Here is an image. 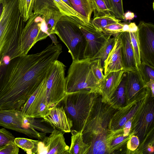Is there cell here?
Instances as JSON below:
<instances>
[{"label": "cell", "instance_id": "6da1fadb", "mask_svg": "<svg viewBox=\"0 0 154 154\" xmlns=\"http://www.w3.org/2000/svg\"><path fill=\"white\" fill-rule=\"evenodd\" d=\"M55 60L45 49L11 60L0 80V110H20L45 78Z\"/></svg>", "mask_w": 154, "mask_h": 154}, {"label": "cell", "instance_id": "7a4b0ae2", "mask_svg": "<svg viewBox=\"0 0 154 154\" xmlns=\"http://www.w3.org/2000/svg\"><path fill=\"white\" fill-rule=\"evenodd\" d=\"M65 69L57 60L51 63L45 78L20 109L24 116L42 118L49 109L59 104L66 94Z\"/></svg>", "mask_w": 154, "mask_h": 154}, {"label": "cell", "instance_id": "3957f363", "mask_svg": "<svg viewBox=\"0 0 154 154\" xmlns=\"http://www.w3.org/2000/svg\"><path fill=\"white\" fill-rule=\"evenodd\" d=\"M98 94L86 90L66 94L59 104L72 122L71 130L82 132Z\"/></svg>", "mask_w": 154, "mask_h": 154}, {"label": "cell", "instance_id": "277c9868", "mask_svg": "<svg viewBox=\"0 0 154 154\" xmlns=\"http://www.w3.org/2000/svg\"><path fill=\"white\" fill-rule=\"evenodd\" d=\"M116 109L108 103L102 102L98 94L82 132L85 143L88 144L97 140H107L110 120Z\"/></svg>", "mask_w": 154, "mask_h": 154}, {"label": "cell", "instance_id": "5b68a950", "mask_svg": "<svg viewBox=\"0 0 154 154\" xmlns=\"http://www.w3.org/2000/svg\"><path fill=\"white\" fill-rule=\"evenodd\" d=\"M93 59L85 58L72 60L66 77V93L86 90L98 94L100 82L91 69Z\"/></svg>", "mask_w": 154, "mask_h": 154}, {"label": "cell", "instance_id": "8992f818", "mask_svg": "<svg viewBox=\"0 0 154 154\" xmlns=\"http://www.w3.org/2000/svg\"><path fill=\"white\" fill-rule=\"evenodd\" d=\"M55 30V34L67 47L72 60L84 59L86 40L72 16L61 17L57 23Z\"/></svg>", "mask_w": 154, "mask_h": 154}, {"label": "cell", "instance_id": "52a82bcc", "mask_svg": "<svg viewBox=\"0 0 154 154\" xmlns=\"http://www.w3.org/2000/svg\"><path fill=\"white\" fill-rule=\"evenodd\" d=\"M19 0H7L0 20V56L16 32L25 26L19 7Z\"/></svg>", "mask_w": 154, "mask_h": 154}, {"label": "cell", "instance_id": "ba28073f", "mask_svg": "<svg viewBox=\"0 0 154 154\" xmlns=\"http://www.w3.org/2000/svg\"><path fill=\"white\" fill-rule=\"evenodd\" d=\"M152 98L140 108L133 117L130 132L138 137L139 146L153 134L154 103Z\"/></svg>", "mask_w": 154, "mask_h": 154}, {"label": "cell", "instance_id": "9c48e42d", "mask_svg": "<svg viewBox=\"0 0 154 154\" xmlns=\"http://www.w3.org/2000/svg\"><path fill=\"white\" fill-rule=\"evenodd\" d=\"M0 126L39 140H43L46 135L33 128L29 123L28 117L20 110H0Z\"/></svg>", "mask_w": 154, "mask_h": 154}, {"label": "cell", "instance_id": "30bf717a", "mask_svg": "<svg viewBox=\"0 0 154 154\" xmlns=\"http://www.w3.org/2000/svg\"><path fill=\"white\" fill-rule=\"evenodd\" d=\"M44 20L41 16L33 12L27 21L21 35L22 56L27 54L29 51L37 42L48 36L41 29L42 24Z\"/></svg>", "mask_w": 154, "mask_h": 154}, {"label": "cell", "instance_id": "8fae6325", "mask_svg": "<svg viewBox=\"0 0 154 154\" xmlns=\"http://www.w3.org/2000/svg\"><path fill=\"white\" fill-rule=\"evenodd\" d=\"M72 17L86 40L84 59H92L108 38L102 32L96 30L92 23L88 24L76 17L72 16Z\"/></svg>", "mask_w": 154, "mask_h": 154}, {"label": "cell", "instance_id": "7c38bea8", "mask_svg": "<svg viewBox=\"0 0 154 154\" xmlns=\"http://www.w3.org/2000/svg\"><path fill=\"white\" fill-rule=\"evenodd\" d=\"M137 26L141 63L154 67V25L140 21Z\"/></svg>", "mask_w": 154, "mask_h": 154}, {"label": "cell", "instance_id": "4fadbf2b", "mask_svg": "<svg viewBox=\"0 0 154 154\" xmlns=\"http://www.w3.org/2000/svg\"><path fill=\"white\" fill-rule=\"evenodd\" d=\"M151 97V91L149 89L136 100L117 109L110 120L109 130L114 131L122 128L126 122L133 117L140 108L147 102Z\"/></svg>", "mask_w": 154, "mask_h": 154}, {"label": "cell", "instance_id": "5bb4252c", "mask_svg": "<svg viewBox=\"0 0 154 154\" xmlns=\"http://www.w3.org/2000/svg\"><path fill=\"white\" fill-rule=\"evenodd\" d=\"M69 149L63 132L54 129L49 136H45L43 140H35L33 154H69Z\"/></svg>", "mask_w": 154, "mask_h": 154}, {"label": "cell", "instance_id": "9a60e30c", "mask_svg": "<svg viewBox=\"0 0 154 154\" xmlns=\"http://www.w3.org/2000/svg\"><path fill=\"white\" fill-rule=\"evenodd\" d=\"M33 13L41 16L44 19L49 35L56 34L57 23L63 14L60 11L54 0H34Z\"/></svg>", "mask_w": 154, "mask_h": 154}, {"label": "cell", "instance_id": "2e32d148", "mask_svg": "<svg viewBox=\"0 0 154 154\" xmlns=\"http://www.w3.org/2000/svg\"><path fill=\"white\" fill-rule=\"evenodd\" d=\"M126 105L138 98L149 89L138 70L125 72Z\"/></svg>", "mask_w": 154, "mask_h": 154}, {"label": "cell", "instance_id": "e0dca14e", "mask_svg": "<svg viewBox=\"0 0 154 154\" xmlns=\"http://www.w3.org/2000/svg\"><path fill=\"white\" fill-rule=\"evenodd\" d=\"M42 118L54 129L63 133L71 131L72 126V122L66 115L62 106L59 104L49 109Z\"/></svg>", "mask_w": 154, "mask_h": 154}, {"label": "cell", "instance_id": "ac0fdd59", "mask_svg": "<svg viewBox=\"0 0 154 154\" xmlns=\"http://www.w3.org/2000/svg\"><path fill=\"white\" fill-rule=\"evenodd\" d=\"M125 72V70L111 72L100 82L99 93L103 102L108 103L114 92L121 82Z\"/></svg>", "mask_w": 154, "mask_h": 154}, {"label": "cell", "instance_id": "d6986e66", "mask_svg": "<svg viewBox=\"0 0 154 154\" xmlns=\"http://www.w3.org/2000/svg\"><path fill=\"white\" fill-rule=\"evenodd\" d=\"M133 135V132H127L122 128L114 131L109 130L107 136L109 154L118 153L120 151L125 154L127 144Z\"/></svg>", "mask_w": 154, "mask_h": 154}, {"label": "cell", "instance_id": "ffe728a7", "mask_svg": "<svg viewBox=\"0 0 154 154\" xmlns=\"http://www.w3.org/2000/svg\"><path fill=\"white\" fill-rule=\"evenodd\" d=\"M121 47L122 41L119 34L115 37L114 46L104 61L103 68L104 69V76L111 72L124 70L121 55Z\"/></svg>", "mask_w": 154, "mask_h": 154}, {"label": "cell", "instance_id": "44dd1931", "mask_svg": "<svg viewBox=\"0 0 154 154\" xmlns=\"http://www.w3.org/2000/svg\"><path fill=\"white\" fill-rule=\"evenodd\" d=\"M122 41L121 55L124 70L125 72L137 70L129 32L119 34Z\"/></svg>", "mask_w": 154, "mask_h": 154}, {"label": "cell", "instance_id": "7402d4cb", "mask_svg": "<svg viewBox=\"0 0 154 154\" xmlns=\"http://www.w3.org/2000/svg\"><path fill=\"white\" fill-rule=\"evenodd\" d=\"M72 8L79 15L82 20L88 24L91 23V17L93 11L91 0H69Z\"/></svg>", "mask_w": 154, "mask_h": 154}, {"label": "cell", "instance_id": "603a6c76", "mask_svg": "<svg viewBox=\"0 0 154 154\" xmlns=\"http://www.w3.org/2000/svg\"><path fill=\"white\" fill-rule=\"evenodd\" d=\"M71 132L72 136L69 154H87L89 145L84 142L82 132L74 130Z\"/></svg>", "mask_w": 154, "mask_h": 154}, {"label": "cell", "instance_id": "cb8c5ba5", "mask_svg": "<svg viewBox=\"0 0 154 154\" xmlns=\"http://www.w3.org/2000/svg\"><path fill=\"white\" fill-rule=\"evenodd\" d=\"M125 79L126 74L125 72L121 82L108 103L115 109H118L126 105L125 87Z\"/></svg>", "mask_w": 154, "mask_h": 154}, {"label": "cell", "instance_id": "d4e9b609", "mask_svg": "<svg viewBox=\"0 0 154 154\" xmlns=\"http://www.w3.org/2000/svg\"><path fill=\"white\" fill-rule=\"evenodd\" d=\"M121 20L116 18L112 14L96 17L91 20L94 27L97 30L102 32L106 26L113 23L121 22Z\"/></svg>", "mask_w": 154, "mask_h": 154}, {"label": "cell", "instance_id": "484cf974", "mask_svg": "<svg viewBox=\"0 0 154 154\" xmlns=\"http://www.w3.org/2000/svg\"><path fill=\"white\" fill-rule=\"evenodd\" d=\"M115 37L108 39L103 46L99 50L92 59H100L101 65L103 66L104 61L107 57L109 53L112 49L115 44Z\"/></svg>", "mask_w": 154, "mask_h": 154}, {"label": "cell", "instance_id": "4316f807", "mask_svg": "<svg viewBox=\"0 0 154 154\" xmlns=\"http://www.w3.org/2000/svg\"><path fill=\"white\" fill-rule=\"evenodd\" d=\"M129 32L134 54L135 65L137 70H138L141 63L138 31L137 30Z\"/></svg>", "mask_w": 154, "mask_h": 154}, {"label": "cell", "instance_id": "83f0119b", "mask_svg": "<svg viewBox=\"0 0 154 154\" xmlns=\"http://www.w3.org/2000/svg\"><path fill=\"white\" fill-rule=\"evenodd\" d=\"M91 0L93 8L94 18L112 14L108 9L104 0Z\"/></svg>", "mask_w": 154, "mask_h": 154}, {"label": "cell", "instance_id": "f1b7e54d", "mask_svg": "<svg viewBox=\"0 0 154 154\" xmlns=\"http://www.w3.org/2000/svg\"><path fill=\"white\" fill-rule=\"evenodd\" d=\"M125 22H118L109 24L105 27L102 32L108 38L111 36L116 37L120 33L123 32Z\"/></svg>", "mask_w": 154, "mask_h": 154}, {"label": "cell", "instance_id": "f546056e", "mask_svg": "<svg viewBox=\"0 0 154 154\" xmlns=\"http://www.w3.org/2000/svg\"><path fill=\"white\" fill-rule=\"evenodd\" d=\"M34 0H19V7L24 22H27L33 13Z\"/></svg>", "mask_w": 154, "mask_h": 154}, {"label": "cell", "instance_id": "4dcf8cb0", "mask_svg": "<svg viewBox=\"0 0 154 154\" xmlns=\"http://www.w3.org/2000/svg\"><path fill=\"white\" fill-rule=\"evenodd\" d=\"M14 143L27 154H33L35 146V140L28 138L17 137L15 138Z\"/></svg>", "mask_w": 154, "mask_h": 154}, {"label": "cell", "instance_id": "1f68e13d", "mask_svg": "<svg viewBox=\"0 0 154 154\" xmlns=\"http://www.w3.org/2000/svg\"><path fill=\"white\" fill-rule=\"evenodd\" d=\"M138 70L146 83L150 79L154 80V67L141 63Z\"/></svg>", "mask_w": 154, "mask_h": 154}, {"label": "cell", "instance_id": "d6a6232c", "mask_svg": "<svg viewBox=\"0 0 154 154\" xmlns=\"http://www.w3.org/2000/svg\"><path fill=\"white\" fill-rule=\"evenodd\" d=\"M60 11L64 15L74 16L82 20L79 15L72 8L62 0H54Z\"/></svg>", "mask_w": 154, "mask_h": 154}, {"label": "cell", "instance_id": "836d02e7", "mask_svg": "<svg viewBox=\"0 0 154 154\" xmlns=\"http://www.w3.org/2000/svg\"><path fill=\"white\" fill-rule=\"evenodd\" d=\"M154 134L139 146L135 154H152L154 152Z\"/></svg>", "mask_w": 154, "mask_h": 154}, {"label": "cell", "instance_id": "e575fe53", "mask_svg": "<svg viewBox=\"0 0 154 154\" xmlns=\"http://www.w3.org/2000/svg\"><path fill=\"white\" fill-rule=\"evenodd\" d=\"M112 8V14L116 18L125 20L122 0H110Z\"/></svg>", "mask_w": 154, "mask_h": 154}, {"label": "cell", "instance_id": "d590c367", "mask_svg": "<svg viewBox=\"0 0 154 154\" xmlns=\"http://www.w3.org/2000/svg\"><path fill=\"white\" fill-rule=\"evenodd\" d=\"M91 68L96 77L100 82L104 77L100 60L99 58L92 60Z\"/></svg>", "mask_w": 154, "mask_h": 154}, {"label": "cell", "instance_id": "8d00e7d4", "mask_svg": "<svg viewBox=\"0 0 154 154\" xmlns=\"http://www.w3.org/2000/svg\"><path fill=\"white\" fill-rule=\"evenodd\" d=\"M15 137L5 128L0 129V149L11 142H14Z\"/></svg>", "mask_w": 154, "mask_h": 154}, {"label": "cell", "instance_id": "74e56055", "mask_svg": "<svg viewBox=\"0 0 154 154\" xmlns=\"http://www.w3.org/2000/svg\"><path fill=\"white\" fill-rule=\"evenodd\" d=\"M139 144L140 140L138 137L136 135H133L127 144L125 154H135Z\"/></svg>", "mask_w": 154, "mask_h": 154}, {"label": "cell", "instance_id": "f35d334b", "mask_svg": "<svg viewBox=\"0 0 154 154\" xmlns=\"http://www.w3.org/2000/svg\"><path fill=\"white\" fill-rule=\"evenodd\" d=\"M19 148L14 142H11L0 149V154H18Z\"/></svg>", "mask_w": 154, "mask_h": 154}, {"label": "cell", "instance_id": "ab89813d", "mask_svg": "<svg viewBox=\"0 0 154 154\" xmlns=\"http://www.w3.org/2000/svg\"><path fill=\"white\" fill-rule=\"evenodd\" d=\"M147 86L149 88L151 93V97H154V80L150 79L146 83Z\"/></svg>", "mask_w": 154, "mask_h": 154}, {"label": "cell", "instance_id": "60d3db41", "mask_svg": "<svg viewBox=\"0 0 154 154\" xmlns=\"http://www.w3.org/2000/svg\"><path fill=\"white\" fill-rule=\"evenodd\" d=\"M134 17V14L130 11H128L124 14V17L125 20H132Z\"/></svg>", "mask_w": 154, "mask_h": 154}, {"label": "cell", "instance_id": "b9f144b4", "mask_svg": "<svg viewBox=\"0 0 154 154\" xmlns=\"http://www.w3.org/2000/svg\"><path fill=\"white\" fill-rule=\"evenodd\" d=\"M7 0H0V20L2 15Z\"/></svg>", "mask_w": 154, "mask_h": 154}, {"label": "cell", "instance_id": "7bdbcfd3", "mask_svg": "<svg viewBox=\"0 0 154 154\" xmlns=\"http://www.w3.org/2000/svg\"><path fill=\"white\" fill-rule=\"evenodd\" d=\"M52 41V44H54L56 45L58 44V42L57 40V38L54 34H50L49 36Z\"/></svg>", "mask_w": 154, "mask_h": 154}, {"label": "cell", "instance_id": "ee69618b", "mask_svg": "<svg viewBox=\"0 0 154 154\" xmlns=\"http://www.w3.org/2000/svg\"><path fill=\"white\" fill-rule=\"evenodd\" d=\"M104 0L108 9L111 13L112 11V8L110 0Z\"/></svg>", "mask_w": 154, "mask_h": 154}, {"label": "cell", "instance_id": "f6af8a7d", "mask_svg": "<svg viewBox=\"0 0 154 154\" xmlns=\"http://www.w3.org/2000/svg\"><path fill=\"white\" fill-rule=\"evenodd\" d=\"M62 0L63 1V2H65L66 4H67L69 6H70V7L72 8L71 5L70 4L69 0Z\"/></svg>", "mask_w": 154, "mask_h": 154}]
</instances>
